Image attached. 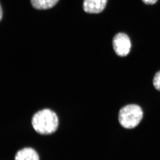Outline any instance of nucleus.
<instances>
[{
	"label": "nucleus",
	"mask_w": 160,
	"mask_h": 160,
	"mask_svg": "<svg viewBox=\"0 0 160 160\" xmlns=\"http://www.w3.org/2000/svg\"><path fill=\"white\" fill-rule=\"evenodd\" d=\"M112 47L114 51L119 57H126L130 52L131 43L128 35L124 32L117 33L113 38Z\"/></svg>",
	"instance_id": "7ed1b4c3"
},
{
	"label": "nucleus",
	"mask_w": 160,
	"mask_h": 160,
	"mask_svg": "<svg viewBox=\"0 0 160 160\" xmlns=\"http://www.w3.org/2000/svg\"><path fill=\"white\" fill-rule=\"evenodd\" d=\"M32 124L33 129L39 134L49 135L56 131L59 120L56 113L49 109L38 112L33 116Z\"/></svg>",
	"instance_id": "f257e3e1"
},
{
	"label": "nucleus",
	"mask_w": 160,
	"mask_h": 160,
	"mask_svg": "<svg viewBox=\"0 0 160 160\" xmlns=\"http://www.w3.org/2000/svg\"><path fill=\"white\" fill-rule=\"evenodd\" d=\"M2 6H1V17H0V19L2 20Z\"/></svg>",
	"instance_id": "1a4fd4ad"
},
{
	"label": "nucleus",
	"mask_w": 160,
	"mask_h": 160,
	"mask_svg": "<svg viewBox=\"0 0 160 160\" xmlns=\"http://www.w3.org/2000/svg\"><path fill=\"white\" fill-rule=\"evenodd\" d=\"M144 4L146 5H152L156 4L158 1V0H142Z\"/></svg>",
	"instance_id": "6e6552de"
},
{
	"label": "nucleus",
	"mask_w": 160,
	"mask_h": 160,
	"mask_svg": "<svg viewBox=\"0 0 160 160\" xmlns=\"http://www.w3.org/2000/svg\"><path fill=\"white\" fill-rule=\"evenodd\" d=\"M153 84L155 88L160 91V71L155 75L153 79Z\"/></svg>",
	"instance_id": "0eeeda50"
},
{
	"label": "nucleus",
	"mask_w": 160,
	"mask_h": 160,
	"mask_svg": "<svg viewBox=\"0 0 160 160\" xmlns=\"http://www.w3.org/2000/svg\"><path fill=\"white\" fill-rule=\"evenodd\" d=\"M15 160H39V157L34 149L25 148L18 152Z\"/></svg>",
	"instance_id": "39448f33"
},
{
	"label": "nucleus",
	"mask_w": 160,
	"mask_h": 160,
	"mask_svg": "<svg viewBox=\"0 0 160 160\" xmlns=\"http://www.w3.org/2000/svg\"><path fill=\"white\" fill-rule=\"evenodd\" d=\"M58 1L59 0H31V3L35 9L45 10L52 8Z\"/></svg>",
	"instance_id": "423d86ee"
},
{
	"label": "nucleus",
	"mask_w": 160,
	"mask_h": 160,
	"mask_svg": "<svg viewBox=\"0 0 160 160\" xmlns=\"http://www.w3.org/2000/svg\"><path fill=\"white\" fill-rule=\"evenodd\" d=\"M108 0H84L83 8L89 13H99L106 8Z\"/></svg>",
	"instance_id": "20e7f679"
},
{
	"label": "nucleus",
	"mask_w": 160,
	"mask_h": 160,
	"mask_svg": "<svg viewBox=\"0 0 160 160\" xmlns=\"http://www.w3.org/2000/svg\"><path fill=\"white\" fill-rule=\"evenodd\" d=\"M143 111L140 106L135 104L127 105L120 109L118 120L124 128L133 129L139 125L143 118Z\"/></svg>",
	"instance_id": "f03ea898"
}]
</instances>
